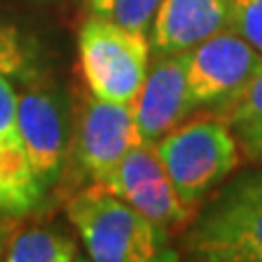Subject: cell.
I'll return each instance as SVG.
<instances>
[{"instance_id":"52a82bcc","label":"cell","mask_w":262,"mask_h":262,"mask_svg":"<svg viewBox=\"0 0 262 262\" xmlns=\"http://www.w3.org/2000/svg\"><path fill=\"white\" fill-rule=\"evenodd\" d=\"M15 122L33 179L46 192L59 179L66 158L68 120L63 96L51 88L24 90L18 94Z\"/></svg>"},{"instance_id":"9a60e30c","label":"cell","mask_w":262,"mask_h":262,"mask_svg":"<svg viewBox=\"0 0 262 262\" xmlns=\"http://www.w3.org/2000/svg\"><path fill=\"white\" fill-rule=\"evenodd\" d=\"M229 27L262 53V0H229Z\"/></svg>"},{"instance_id":"4fadbf2b","label":"cell","mask_w":262,"mask_h":262,"mask_svg":"<svg viewBox=\"0 0 262 262\" xmlns=\"http://www.w3.org/2000/svg\"><path fill=\"white\" fill-rule=\"evenodd\" d=\"M39 72L37 46L11 22L0 20V75L7 79L35 81Z\"/></svg>"},{"instance_id":"44dd1931","label":"cell","mask_w":262,"mask_h":262,"mask_svg":"<svg viewBox=\"0 0 262 262\" xmlns=\"http://www.w3.org/2000/svg\"><path fill=\"white\" fill-rule=\"evenodd\" d=\"M251 262H262V251H260V253H256V256L251 258Z\"/></svg>"},{"instance_id":"8992f818","label":"cell","mask_w":262,"mask_h":262,"mask_svg":"<svg viewBox=\"0 0 262 262\" xmlns=\"http://www.w3.org/2000/svg\"><path fill=\"white\" fill-rule=\"evenodd\" d=\"M101 184L134 206L162 232L190 221V206L179 199L158 151L149 142L134 146Z\"/></svg>"},{"instance_id":"2e32d148","label":"cell","mask_w":262,"mask_h":262,"mask_svg":"<svg viewBox=\"0 0 262 262\" xmlns=\"http://www.w3.org/2000/svg\"><path fill=\"white\" fill-rule=\"evenodd\" d=\"M160 0H114L112 18L138 33H149Z\"/></svg>"},{"instance_id":"3957f363","label":"cell","mask_w":262,"mask_h":262,"mask_svg":"<svg viewBox=\"0 0 262 262\" xmlns=\"http://www.w3.org/2000/svg\"><path fill=\"white\" fill-rule=\"evenodd\" d=\"M160 160L186 206H196L238 166V144L221 120H194L155 144Z\"/></svg>"},{"instance_id":"ba28073f","label":"cell","mask_w":262,"mask_h":262,"mask_svg":"<svg viewBox=\"0 0 262 262\" xmlns=\"http://www.w3.org/2000/svg\"><path fill=\"white\" fill-rule=\"evenodd\" d=\"M142 144L136 125L134 103L105 101L88 96L79 116L77 160L94 182H105L118 162Z\"/></svg>"},{"instance_id":"7a4b0ae2","label":"cell","mask_w":262,"mask_h":262,"mask_svg":"<svg viewBox=\"0 0 262 262\" xmlns=\"http://www.w3.org/2000/svg\"><path fill=\"white\" fill-rule=\"evenodd\" d=\"M79 61L94 96L134 103L149 72V39L146 33L94 13L79 33Z\"/></svg>"},{"instance_id":"8fae6325","label":"cell","mask_w":262,"mask_h":262,"mask_svg":"<svg viewBox=\"0 0 262 262\" xmlns=\"http://www.w3.org/2000/svg\"><path fill=\"white\" fill-rule=\"evenodd\" d=\"M18 94L5 75H0V190L24 212L35 208L44 192L39 190L24 155L15 122Z\"/></svg>"},{"instance_id":"5bb4252c","label":"cell","mask_w":262,"mask_h":262,"mask_svg":"<svg viewBox=\"0 0 262 262\" xmlns=\"http://www.w3.org/2000/svg\"><path fill=\"white\" fill-rule=\"evenodd\" d=\"M223 112L227 122L238 131L241 138L262 134V72Z\"/></svg>"},{"instance_id":"6da1fadb","label":"cell","mask_w":262,"mask_h":262,"mask_svg":"<svg viewBox=\"0 0 262 262\" xmlns=\"http://www.w3.org/2000/svg\"><path fill=\"white\" fill-rule=\"evenodd\" d=\"M66 214L83 241L90 260L151 262L168 258L164 256L168 253L166 232L101 182L72 196Z\"/></svg>"},{"instance_id":"5b68a950","label":"cell","mask_w":262,"mask_h":262,"mask_svg":"<svg viewBox=\"0 0 262 262\" xmlns=\"http://www.w3.org/2000/svg\"><path fill=\"white\" fill-rule=\"evenodd\" d=\"M262 72V53L236 31H221L188 51V85L196 107L223 112Z\"/></svg>"},{"instance_id":"d6986e66","label":"cell","mask_w":262,"mask_h":262,"mask_svg":"<svg viewBox=\"0 0 262 262\" xmlns=\"http://www.w3.org/2000/svg\"><path fill=\"white\" fill-rule=\"evenodd\" d=\"M90 9L96 15H110L112 18V9H114V0H88Z\"/></svg>"},{"instance_id":"e0dca14e","label":"cell","mask_w":262,"mask_h":262,"mask_svg":"<svg viewBox=\"0 0 262 262\" xmlns=\"http://www.w3.org/2000/svg\"><path fill=\"white\" fill-rule=\"evenodd\" d=\"M243 144H245V151L256 162L262 164V134H256V136H249V138H241Z\"/></svg>"},{"instance_id":"7c38bea8","label":"cell","mask_w":262,"mask_h":262,"mask_svg":"<svg viewBox=\"0 0 262 262\" xmlns=\"http://www.w3.org/2000/svg\"><path fill=\"white\" fill-rule=\"evenodd\" d=\"M3 260L9 262H72L81 260L77 243L57 229H13Z\"/></svg>"},{"instance_id":"ffe728a7","label":"cell","mask_w":262,"mask_h":262,"mask_svg":"<svg viewBox=\"0 0 262 262\" xmlns=\"http://www.w3.org/2000/svg\"><path fill=\"white\" fill-rule=\"evenodd\" d=\"M13 229H15V225L11 223V221H0V260H3V256H5L7 241H9Z\"/></svg>"},{"instance_id":"30bf717a","label":"cell","mask_w":262,"mask_h":262,"mask_svg":"<svg viewBox=\"0 0 262 262\" xmlns=\"http://www.w3.org/2000/svg\"><path fill=\"white\" fill-rule=\"evenodd\" d=\"M229 24V0H160L151 24L158 55L184 53Z\"/></svg>"},{"instance_id":"ac0fdd59","label":"cell","mask_w":262,"mask_h":262,"mask_svg":"<svg viewBox=\"0 0 262 262\" xmlns=\"http://www.w3.org/2000/svg\"><path fill=\"white\" fill-rule=\"evenodd\" d=\"M22 214V210L15 206V201L9 199L3 190H0V216H18Z\"/></svg>"},{"instance_id":"277c9868","label":"cell","mask_w":262,"mask_h":262,"mask_svg":"<svg viewBox=\"0 0 262 262\" xmlns=\"http://www.w3.org/2000/svg\"><path fill=\"white\" fill-rule=\"evenodd\" d=\"M196 258L251 262L262 251V173L238 177L219 194L190 234Z\"/></svg>"},{"instance_id":"9c48e42d","label":"cell","mask_w":262,"mask_h":262,"mask_svg":"<svg viewBox=\"0 0 262 262\" xmlns=\"http://www.w3.org/2000/svg\"><path fill=\"white\" fill-rule=\"evenodd\" d=\"M194 110L188 85V51L160 55L134 101L142 142L155 144Z\"/></svg>"}]
</instances>
